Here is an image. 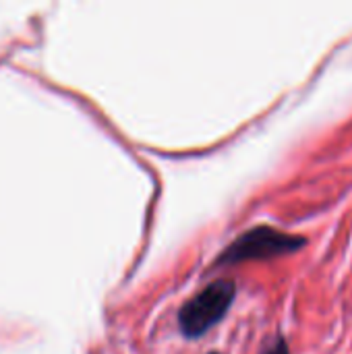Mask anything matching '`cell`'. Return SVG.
<instances>
[{
	"mask_svg": "<svg viewBox=\"0 0 352 354\" xmlns=\"http://www.w3.org/2000/svg\"><path fill=\"white\" fill-rule=\"evenodd\" d=\"M237 284L232 280H216L187 301L178 311V330L185 338H201L218 322L224 319L234 303Z\"/></svg>",
	"mask_w": 352,
	"mask_h": 354,
	"instance_id": "cell-1",
	"label": "cell"
},
{
	"mask_svg": "<svg viewBox=\"0 0 352 354\" xmlns=\"http://www.w3.org/2000/svg\"><path fill=\"white\" fill-rule=\"evenodd\" d=\"M305 245L307 241L303 236L288 234L272 226H255L232 241L218 255L214 266H234L249 259H268L284 253H295Z\"/></svg>",
	"mask_w": 352,
	"mask_h": 354,
	"instance_id": "cell-2",
	"label": "cell"
},
{
	"mask_svg": "<svg viewBox=\"0 0 352 354\" xmlns=\"http://www.w3.org/2000/svg\"><path fill=\"white\" fill-rule=\"evenodd\" d=\"M259 354H290V348H288V342L282 338V336H276L272 338Z\"/></svg>",
	"mask_w": 352,
	"mask_h": 354,
	"instance_id": "cell-3",
	"label": "cell"
},
{
	"mask_svg": "<svg viewBox=\"0 0 352 354\" xmlns=\"http://www.w3.org/2000/svg\"><path fill=\"white\" fill-rule=\"evenodd\" d=\"M210 354H218V353H210Z\"/></svg>",
	"mask_w": 352,
	"mask_h": 354,
	"instance_id": "cell-4",
	"label": "cell"
}]
</instances>
